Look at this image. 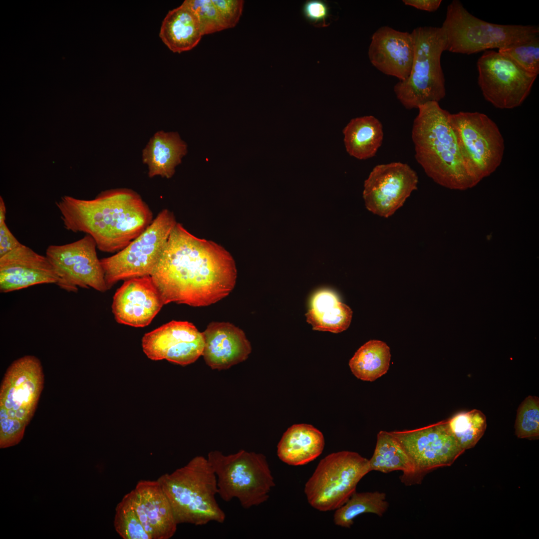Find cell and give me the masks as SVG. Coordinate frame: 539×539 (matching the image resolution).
Instances as JSON below:
<instances>
[{
    "instance_id": "1",
    "label": "cell",
    "mask_w": 539,
    "mask_h": 539,
    "mask_svg": "<svg viewBox=\"0 0 539 539\" xmlns=\"http://www.w3.org/2000/svg\"><path fill=\"white\" fill-rule=\"evenodd\" d=\"M151 276L164 304L205 306L225 297L237 276L231 254L218 244L198 238L177 223Z\"/></svg>"
},
{
    "instance_id": "2",
    "label": "cell",
    "mask_w": 539,
    "mask_h": 539,
    "mask_svg": "<svg viewBox=\"0 0 539 539\" xmlns=\"http://www.w3.org/2000/svg\"><path fill=\"white\" fill-rule=\"evenodd\" d=\"M56 205L67 230L90 235L106 253L123 249L154 219L147 203L128 188L104 191L91 200L65 196Z\"/></svg>"
},
{
    "instance_id": "3",
    "label": "cell",
    "mask_w": 539,
    "mask_h": 539,
    "mask_svg": "<svg viewBox=\"0 0 539 539\" xmlns=\"http://www.w3.org/2000/svg\"><path fill=\"white\" fill-rule=\"evenodd\" d=\"M418 109L411 136L415 159L427 175L450 189L465 190L475 186L449 123L450 113L436 101L427 102Z\"/></svg>"
},
{
    "instance_id": "4",
    "label": "cell",
    "mask_w": 539,
    "mask_h": 539,
    "mask_svg": "<svg viewBox=\"0 0 539 539\" xmlns=\"http://www.w3.org/2000/svg\"><path fill=\"white\" fill-rule=\"evenodd\" d=\"M157 480L178 524L204 526L212 522H225L226 514L216 498L217 477L207 458L196 456Z\"/></svg>"
},
{
    "instance_id": "5",
    "label": "cell",
    "mask_w": 539,
    "mask_h": 539,
    "mask_svg": "<svg viewBox=\"0 0 539 539\" xmlns=\"http://www.w3.org/2000/svg\"><path fill=\"white\" fill-rule=\"evenodd\" d=\"M39 359L25 355L7 368L0 387V438L19 442L33 417L44 385Z\"/></svg>"
},
{
    "instance_id": "6",
    "label": "cell",
    "mask_w": 539,
    "mask_h": 539,
    "mask_svg": "<svg viewBox=\"0 0 539 539\" xmlns=\"http://www.w3.org/2000/svg\"><path fill=\"white\" fill-rule=\"evenodd\" d=\"M207 458L217 477L218 494L224 501L236 498L249 509L269 498L275 484L264 454L241 450L227 455L215 450Z\"/></svg>"
},
{
    "instance_id": "7",
    "label": "cell",
    "mask_w": 539,
    "mask_h": 539,
    "mask_svg": "<svg viewBox=\"0 0 539 539\" xmlns=\"http://www.w3.org/2000/svg\"><path fill=\"white\" fill-rule=\"evenodd\" d=\"M411 34L415 52L408 77L394 87L397 99L407 109L418 108L431 101L439 102L446 95L445 80L441 64L446 41L441 27L420 26Z\"/></svg>"
},
{
    "instance_id": "8",
    "label": "cell",
    "mask_w": 539,
    "mask_h": 539,
    "mask_svg": "<svg viewBox=\"0 0 539 539\" xmlns=\"http://www.w3.org/2000/svg\"><path fill=\"white\" fill-rule=\"evenodd\" d=\"M441 27L446 37V50L466 54L494 48L500 50L539 34L538 26L484 21L468 12L458 0L448 6Z\"/></svg>"
},
{
    "instance_id": "9",
    "label": "cell",
    "mask_w": 539,
    "mask_h": 539,
    "mask_svg": "<svg viewBox=\"0 0 539 539\" xmlns=\"http://www.w3.org/2000/svg\"><path fill=\"white\" fill-rule=\"evenodd\" d=\"M370 472L369 460L358 453L330 454L320 461L305 485L307 502L321 512L336 510L356 492L358 483Z\"/></svg>"
},
{
    "instance_id": "10",
    "label": "cell",
    "mask_w": 539,
    "mask_h": 539,
    "mask_svg": "<svg viewBox=\"0 0 539 539\" xmlns=\"http://www.w3.org/2000/svg\"><path fill=\"white\" fill-rule=\"evenodd\" d=\"M466 169L477 185L502 163L505 151L502 135L496 124L478 112L449 115Z\"/></svg>"
},
{
    "instance_id": "11",
    "label": "cell",
    "mask_w": 539,
    "mask_h": 539,
    "mask_svg": "<svg viewBox=\"0 0 539 539\" xmlns=\"http://www.w3.org/2000/svg\"><path fill=\"white\" fill-rule=\"evenodd\" d=\"M177 223L173 213L164 209L125 248L100 259L107 289L121 280L150 275Z\"/></svg>"
},
{
    "instance_id": "12",
    "label": "cell",
    "mask_w": 539,
    "mask_h": 539,
    "mask_svg": "<svg viewBox=\"0 0 539 539\" xmlns=\"http://www.w3.org/2000/svg\"><path fill=\"white\" fill-rule=\"evenodd\" d=\"M390 433L408 455L412 474L405 484H420L424 477L438 468L451 466L464 450L451 433L446 420L424 427Z\"/></svg>"
},
{
    "instance_id": "13",
    "label": "cell",
    "mask_w": 539,
    "mask_h": 539,
    "mask_svg": "<svg viewBox=\"0 0 539 539\" xmlns=\"http://www.w3.org/2000/svg\"><path fill=\"white\" fill-rule=\"evenodd\" d=\"M478 84L484 98L495 107L513 109L529 95L538 75L532 74L498 51H485L478 59Z\"/></svg>"
},
{
    "instance_id": "14",
    "label": "cell",
    "mask_w": 539,
    "mask_h": 539,
    "mask_svg": "<svg viewBox=\"0 0 539 539\" xmlns=\"http://www.w3.org/2000/svg\"><path fill=\"white\" fill-rule=\"evenodd\" d=\"M97 245L89 235L75 242L50 245L45 256L58 277L56 285L67 292H77L79 288L107 291L104 273L96 252Z\"/></svg>"
},
{
    "instance_id": "15",
    "label": "cell",
    "mask_w": 539,
    "mask_h": 539,
    "mask_svg": "<svg viewBox=\"0 0 539 539\" xmlns=\"http://www.w3.org/2000/svg\"><path fill=\"white\" fill-rule=\"evenodd\" d=\"M418 183L417 173L406 163L377 165L364 182L363 197L366 207L375 215L389 217L417 189Z\"/></svg>"
},
{
    "instance_id": "16",
    "label": "cell",
    "mask_w": 539,
    "mask_h": 539,
    "mask_svg": "<svg viewBox=\"0 0 539 539\" xmlns=\"http://www.w3.org/2000/svg\"><path fill=\"white\" fill-rule=\"evenodd\" d=\"M203 332L192 323L172 320L144 334L142 346L153 360L166 359L181 365L194 362L202 355Z\"/></svg>"
},
{
    "instance_id": "17",
    "label": "cell",
    "mask_w": 539,
    "mask_h": 539,
    "mask_svg": "<svg viewBox=\"0 0 539 539\" xmlns=\"http://www.w3.org/2000/svg\"><path fill=\"white\" fill-rule=\"evenodd\" d=\"M164 305L151 275L124 280L113 297L112 310L116 321L135 327L149 324Z\"/></svg>"
},
{
    "instance_id": "18",
    "label": "cell",
    "mask_w": 539,
    "mask_h": 539,
    "mask_svg": "<svg viewBox=\"0 0 539 539\" xmlns=\"http://www.w3.org/2000/svg\"><path fill=\"white\" fill-rule=\"evenodd\" d=\"M56 273L46 256L21 244L0 257V291L7 293L42 284H55Z\"/></svg>"
},
{
    "instance_id": "19",
    "label": "cell",
    "mask_w": 539,
    "mask_h": 539,
    "mask_svg": "<svg viewBox=\"0 0 539 539\" xmlns=\"http://www.w3.org/2000/svg\"><path fill=\"white\" fill-rule=\"evenodd\" d=\"M127 494L151 539H169L175 535L178 524L158 480H141Z\"/></svg>"
},
{
    "instance_id": "20",
    "label": "cell",
    "mask_w": 539,
    "mask_h": 539,
    "mask_svg": "<svg viewBox=\"0 0 539 539\" xmlns=\"http://www.w3.org/2000/svg\"><path fill=\"white\" fill-rule=\"evenodd\" d=\"M414 52L411 33L383 26L373 34L368 53L370 62L379 71L402 81L410 74Z\"/></svg>"
},
{
    "instance_id": "21",
    "label": "cell",
    "mask_w": 539,
    "mask_h": 539,
    "mask_svg": "<svg viewBox=\"0 0 539 539\" xmlns=\"http://www.w3.org/2000/svg\"><path fill=\"white\" fill-rule=\"evenodd\" d=\"M203 334L202 355L212 369H228L246 360L251 352V343L244 332L232 323L212 322Z\"/></svg>"
},
{
    "instance_id": "22",
    "label": "cell",
    "mask_w": 539,
    "mask_h": 539,
    "mask_svg": "<svg viewBox=\"0 0 539 539\" xmlns=\"http://www.w3.org/2000/svg\"><path fill=\"white\" fill-rule=\"evenodd\" d=\"M324 447V437L319 430L309 424H294L283 434L277 446V455L288 465H304L316 459Z\"/></svg>"
},
{
    "instance_id": "23",
    "label": "cell",
    "mask_w": 539,
    "mask_h": 539,
    "mask_svg": "<svg viewBox=\"0 0 539 539\" xmlns=\"http://www.w3.org/2000/svg\"><path fill=\"white\" fill-rule=\"evenodd\" d=\"M186 153L187 145L177 133L161 130L154 134L143 150L142 161L148 166L150 178L169 179Z\"/></svg>"
},
{
    "instance_id": "24",
    "label": "cell",
    "mask_w": 539,
    "mask_h": 539,
    "mask_svg": "<svg viewBox=\"0 0 539 539\" xmlns=\"http://www.w3.org/2000/svg\"><path fill=\"white\" fill-rule=\"evenodd\" d=\"M203 36L197 16L184 1L169 11L159 33L160 37L169 49L179 53L193 49Z\"/></svg>"
},
{
    "instance_id": "25",
    "label": "cell",
    "mask_w": 539,
    "mask_h": 539,
    "mask_svg": "<svg viewBox=\"0 0 539 539\" xmlns=\"http://www.w3.org/2000/svg\"><path fill=\"white\" fill-rule=\"evenodd\" d=\"M305 316L313 329L339 333L349 326L352 311L333 292L323 289L312 296L311 308Z\"/></svg>"
},
{
    "instance_id": "26",
    "label": "cell",
    "mask_w": 539,
    "mask_h": 539,
    "mask_svg": "<svg viewBox=\"0 0 539 539\" xmlns=\"http://www.w3.org/2000/svg\"><path fill=\"white\" fill-rule=\"evenodd\" d=\"M343 133L347 152L359 160L373 157L382 145L384 136L382 123L372 115L352 119Z\"/></svg>"
},
{
    "instance_id": "27",
    "label": "cell",
    "mask_w": 539,
    "mask_h": 539,
    "mask_svg": "<svg viewBox=\"0 0 539 539\" xmlns=\"http://www.w3.org/2000/svg\"><path fill=\"white\" fill-rule=\"evenodd\" d=\"M369 461L371 471L387 474L401 471L400 481L405 485L413 472L408 455L390 432L380 431L377 434L375 450Z\"/></svg>"
},
{
    "instance_id": "28",
    "label": "cell",
    "mask_w": 539,
    "mask_h": 539,
    "mask_svg": "<svg viewBox=\"0 0 539 539\" xmlns=\"http://www.w3.org/2000/svg\"><path fill=\"white\" fill-rule=\"evenodd\" d=\"M390 359V348L386 343L371 340L356 351L350 360L349 366L358 379L372 382L387 372Z\"/></svg>"
},
{
    "instance_id": "29",
    "label": "cell",
    "mask_w": 539,
    "mask_h": 539,
    "mask_svg": "<svg viewBox=\"0 0 539 539\" xmlns=\"http://www.w3.org/2000/svg\"><path fill=\"white\" fill-rule=\"evenodd\" d=\"M388 507L389 503L383 492H355L345 504L335 510L333 521L338 526L350 528L354 519L360 515L371 513L382 517Z\"/></svg>"
},
{
    "instance_id": "30",
    "label": "cell",
    "mask_w": 539,
    "mask_h": 539,
    "mask_svg": "<svg viewBox=\"0 0 539 539\" xmlns=\"http://www.w3.org/2000/svg\"><path fill=\"white\" fill-rule=\"evenodd\" d=\"M446 421L451 433L464 451L476 445L487 427L485 415L477 409L460 412Z\"/></svg>"
},
{
    "instance_id": "31",
    "label": "cell",
    "mask_w": 539,
    "mask_h": 539,
    "mask_svg": "<svg viewBox=\"0 0 539 539\" xmlns=\"http://www.w3.org/2000/svg\"><path fill=\"white\" fill-rule=\"evenodd\" d=\"M114 526L123 539H151L133 508L127 494L116 507Z\"/></svg>"
},
{
    "instance_id": "32",
    "label": "cell",
    "mask_w": 539,
    "mask_h": 539,
    "mask_svg": "<svg viewBox=\"0 0 539 539\" xmlns=\"http://www.w3.org/2000/svg\"><path fill=\"white\" fill-rule=\"evenodd\" d=\"M498 51L528 73H539V35Z\"/></svg>"
},
{
    "instance_id": "33",
    "label": "cell",
    "mask_w": 539,
    "mask_h": 539,
    "mask_svg": "<svg viewBox=\"0 0 539 539\" xmlns=\"http://www.w3.org/2000/svg\"><path fill=\"white\" fill-rule=\"evenodd\" d=\"M515 433L520 438H538L539 400L537 397L529 396L520 405L515 423Z\"/></svg>"
},
{
    "instance_id": "34",
    "label": "cell",
    "mask_w": 539,
    "mask_h": 539,
    "mask_svg": "<svg viewBox=\"0 0 539 539\" xmlns=\"http://www.w3.org/2000/svg\"><path fill=\"white\" fill-rule=\"evenodd\" d=\"M195 14L203 35L227 29L212 0L184 1Z\"/></svg>"
},
{
    "instance_id": "35",
    "label": "cell",
    "mask_w": 539,
    "mask_h": 539,
    "mask_svg": "<svg viewBox=\"0 0 539 539\" xmlns=\"http://www.w3.org/2000/svg\"><path fill=\"white\" fill-rule=\"evenodd\" d=\"M302 13L305 18L315 26L325 27L328 25L327 19L330 16V8L327 3L321 0L306 1L302 7Z\"/></svg>"
},
{
    "instance_id": "36",
    "label": "cell",
    "mask_w": 539,
    "mask_h": 539,
    "mask_svg": "<svg viewBox=\"0 0 539 539\" xmlns=\"http://www.w3.org/2000/svg\"><path fill=\"white\" fill-rule=\"evenodd\" d=\"M218 10L226 28L235 27L242 14L244 1L243 0H212Z\"/></svg>"
},
{
    "instance_id": "37",
    "label": "cell",
    "mask_w": 539,
    "mask_h": 539,
    "mask_svg": "<svg viewBox=\"0 0 539 539\" xmlns=\"http://www.w3.org/2000/svg\"><path fill=\"white\" fill-rule=\"evenodd\" d=\"M21 244L11 232L6 223L0 225V257Z\"/></svg>"
},
{
    "instance_id": "38",
    "label": "cell",
    "mask_w": 539,
    "mask_h": 539,
    "mask_svg": "<svg viewBox=\"0 0 539 539\" xmlns=\"http://www.w3.org/2000/svg\"><path fill=\"white\" fill-rule=\"evenodd\" d=\"M403 3L407 5L414 7L417 9L429 12L437 10L442 0H403Z\"/></svg>"
},
{
    "instance_id": "39",
    "label": "cell",
    "mask_w": 539,
    "mask_h": 539,
    "mask_svg": "<svg viewBox=\"0 0 539 539\" xmlns=\"http://www.w3.org/2000/svg\"><path fill=\"white\" fill-rule=\"evenodd\" d=\"M6 207L2 198L0 197V225L6 223Z\"/></svg>"
}]
</instances>
